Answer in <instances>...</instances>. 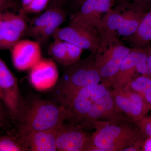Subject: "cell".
Masks as SVG:
<instances>
[{"label":"cell","instance_id":"cell-35","mask_svg":"<svg viewBox=\"0 0 151 151\" xmlns=\"http://www.w3.org/2000/svg\"><path fill=\"white\" fill-rule=\"evenodd\" d=\"M4 125V123L0 121V129L3 127Z\"/></svg>","mask_w":151,"mask_h":151},{"label":"cell","instance_id":"cell-3","mask_svg":"<svg viewBox=\"0 0 151 151\" xmlns=\"http://www.w3.org/2000/svg\"><path fill=\"white\" fill-rule=\"evenodd\" d=\"M101 40L94 55V64L101 76V83L109 87L122 61L131 50L116 34L100 31Z\"/></svg>","mask_w":151,"mask_h":151},{"label":"cell","instance_id":"cell-17","mask_svg":"<svg viewBox=\"0 0 151 151\" xmlns=\"http://www.w3.org/2000/svg\"><path fill=\"white\" fill-rule=\"evenodd\" d=\"M122 40L129 43L134 48H143L151 41V9L145 15L136 32Z\"/></svg>","mask_w":151,"mask_h":151},{"label":"cell","instance_id":"cell-13","mask_svg":"<svg viewBox=\"0 0 151 151\" xmlns=\"http://www.w3.org/2000/svg\"><path fill=\"white\" fill-rule=\"evenodd\" d=\"M11 50L14 66L20 71L31 69L42 59L40 44L37 41L20 40Z\"/></svg>","mask_w":151,"mask_h":151},{"label":"cell","instance_id":"cell-18","mask_svg":"<svg viewBox=\"0 0 151 151\" xmlns=\"http://www.w3.org/2000/svg\"><path fill=\"white\" fill-rule=\"evenodd\" d=\"M64 12L61 8L50 7L43 14L31 22L30 25H28L24 35L35 38L41 31Z\"/></svg>","mask_w":151,"mask_h":151},{"label":"cell","instance_id":"cell-15","mask_svg":"<svg viewBox=\"0 0 151 151\" xmlns=\"http://www.w3.org/2000/svg\"><path fill=\"white\" fill-rule=\"evenodd\" d=\"M57 67L51 60L42 59L31 68L29 80L34 87L40 91L51 89L58 81Z\"/></svg>","mask_w":151,"mask_h":151},{"label":"cell","instance_id":"cell-8","mask_svg":"<svg viewBox=\"0 0 151 151\" xmlns=\"http://www.w3.org/2000/svg\"><path fill=\"white\" fill-rule=\"evenodd\" d=\"M149 45L143 48H131L124 58L111 82L113 89H124L133 78L139 75H149L147 58Z\"/></svg>","mask_w":151,"mask_h":151},{"label":"cell","instance_id":"cell-24","mask_svg":"<svg viewBox=\"0 0 151 151\" xmlns=\"http://www.w3.org/2000/svg\"><path fill=\"white\" fill-rule=\"evenodd\" d=\"M65 42L67 49V60L65 66L66 67L74 64L81 59L83 49L70 42Z\"/></svg>","mask_w":151,"mask_h":151},{"label":"cell","instance_id":"cell-5","mask_svg":"<svg viewBox=\"0 0 151 151\" xmlns=\"http://www.w3.org/2000/svg\"><path fill=\"white\" fill-rule=\"evenodd\" d=\"M150 9L134 3L118 4L104 15L98 29L116 34L119 37H128L136 32L143 17Z\"/></svg>","mask_w":151,"mask_h":151},{"label":"cell","instance_id":"cell-4","mask_svg":"<svg viewBox=\"0 0 151 151\" xmlns=\"http://www.w3.org/2000/svg\"><path fill=\"white\" fill-rule=\"evenodd\" d=\"M94 55L91 52L85 58L66 66L55 85L57 103L78 89L101 82V76L94 66Z\"/></svg>","mask_w":151,"mask_h":151},{"label":"cell","instance_id":"cell-11","mask_svg":"<svg viewBox=\"0 0 151 151\" xmlns=\"http://www.w3.org/2000/svg\"><path fill=\"white\" fill-rule=\"evenodd\" d=\"M118 112L137 123L144 119L151 108L137 92L127 89L110 90Z\"/></svg>","mask_w":151,"mask_h":151},{"label":"cell","instance_id":"cell-1","mask_svg":"<svg viewBox=\"0 0 151 151\" xmlns=\"http://www.w3.org/2000/svg\"><path fill=\"white\" fill-rule=\"evenodd\" d=\"M92 129H95L92 141L100 151H123L143 135L137 123L125 115L111 121H95Z\"/></svg>","mask_w":151,"mask_h":151},{"label":"cell","instance_id":"cell-10","mask_svg":"<svg viewBox=\"0 0 151 151\" xmlns=\"http://www.w3.org/2000/svg\"><path fill=\"white\" fill-rule=\"evenodd\" d=\"M56 145L59 151H100L94 145L91 135L79 125L71 124L58 127Z\"/></svg>","mask_w":151,"mask_h":151},{"label":"cell","instance_id":"cell-26","mask_svg":"<svg viewBox=\"0 0 151 151\" xmlns=\"http://www.w3.org/2000/svg\"><path fill=\"white\" fill-rule=\"evenodd\" d=\"M142 134L146 138H151V119L150 117L145 116L137 123Z\"/></svg>","mask_w":151,"mask_h":151},{"label":"cell","instance_id":"cell-16","mask_svg":"<svg viewBox=\"0 0 151 151\" xmlns=\"http://www.w3.org/2000/svg\"><path fill=\"white\" fill-rule=\"evenodd\" d=\"M59 127L50 129L31 132L19 137L24 151L57 150L56 139Z\"/></svg>","mask_w":151,"mask_h":151},{"label":"cell","instance_id":"cell-33","mask_svg":"<svg viewBox=\"0 0 151 151\" xmlns=\"http://www.w3.org/2000/svg\"><path fill=\"white\" fill-rule=\"evenodd\" d=\"M33 1V0H21L22 7L20 9L26 7L32 2Z\"/></svg>","mask_w":151,"mask_h":151},{"label":"cell","instance_id":"cell-22","mask_svg":"<svg viewBox=\"0 0 151 151\" xmlns=\"http://www.w3.org/2000/svg\"><path fill=\"white\" fill-rule=\"evenodd\" d=\"M24 33L12 29L0 30V50L11 49L20 40Z\"/></svg>","mask_w":151,"mask_h":151},{"label":"cell","instance_id":"cell-30","mask_svg":"<svg viewBox=\"0 0 151 151\" xmlns=\"http://www.w3.org/2000/svg\"><path fill=\"white\" fill-rule=\"evenodd\" d=\"M142 151H151V138H146L143 144Z\"/></svg>","mask_w":151,"mask_h":151},{"label":"cell","instance_id":"cell-2","mask_svg":"<svg viewBox=\"0 0 151 151\" xmlns=\"http://www.w3.org/2000/svg\"><path fill=\"white\" fill-rule=\"evenodd\" d=\"M68 111L58 103L41 100H32L24 106L19 121V137L31 132L50 129L59 127L69 120Z\"/></svg>","mask_w":151,"mask_h":151},{"label":"cell","instance_id":"cell-9","mask_svg":"<svg viewBox=\"0 0 151 151\" xmlns=\"http://www.w3.org/2000/svg\"><path fill=\"white\" fill-rule=\"evenodd\" d=\"M0 100L12 119L18 121L24 104L15 76L0 58Z\"/></svg>","mask_w":151,"mask_h":151},{"label":"cell","instance_id":"cell-14","mask_svg":"<svg viewBox=\"0 0 151 151\" xmlns=\"http://www.w3.org/2000/svg\"><path fill=\"white\" fill-rule=\"evenodd\" d=\"M118 112L114 98L109 92L95 101L79 126L83 129H92L95 121H111L121 118L124 115Z\"/></svg>","mask_w":151,"mask_h":151},{"label":"cell","instance_id":"cell-27","mask_svg":"<svg viewBox=\"0 0 151 151\" xmlns=\"http://www.w3.org/2000/svg\"><path fill=\"white\" fill-rule=\"evenodd\" d=\"M18 6V4L17 0H0V12L17 9Z\"/></svg>","mask_w":151,"mask_h":151},{"label":"cell","instance_id":"cell-21","mask_svg":"<svg viewBox=\"0 0 151 151\" xmlns=\"http://www.w3.org/2000/svg\"><path fill=\"white\" fill-rule=\"evenodd\" d=\"M48 54L57 62L66 66L67 49L66 42L59 39H54L49 45Z\"/></svg>","mask_w":151,"mask_h":151},{"label":"cell","instance_id":"cell-32","mask_svg":"<svg viewBox=\"0 0 151 151\" xmlns=\"http://www.w3.org/2000/svg\"><path fill=\"white\" fill-rule=\"evenodd\" d=\"M50 7H58L61 8L63 4L65 2L66 0H50Z\"/></svg>","mask_w":151,"mask_h":151},{"label":"cell","instance_id":"cell-36","mask_svg":"<svg viewBox=\"0 0 151 151\" xmlns=\"http://www.w3.org/2000/svg\"><path fill=\"white\" fill-rule=\"evenodd\" d=\"M150 118H151V116H150Z\"/></svg>","mask_w":151,"mask_h":151},{"label":"cell","instance_id":"cell-20","mask_svg":"<svg viewBox=\"0 0 151 151\" xmlns=\"http://www.w3.org/2000/svg\"><path fill=\"white\" fill-rule=\"evenodd\" d=\"M0 17L5 22L9 29L24 33L28 27L25 15L19 12L16 14L8 11L0 12Z\"/></svg>","mask_w":151,"mask_h":151},{"label":"cell","instance_id":"cell-12","mask_svg":"<svg viewBox=\"0 0 151 151\" xmlns=\"http://www.w3.org/2000/svg\"><path fill=\"white\" fill-rule=\"evenodd\" d=\"M116 0H85L70 22H79L99 29L104 15L113 7Z\"/></svg>","mask_w":151,"mask_h":151},{"label":"cell","instance_id":"cell-28","mask_svg":"<svg viewBox=\"0 0 151 151\" xmlns=\"http://www.w3.org/2000/svg\"><path fill=\"white\" fill-rule=\"evenodd\" d=\"M124 3H134L145 6L149 9H151V0H116L115 1V4Z\"/></svg>","mask_w":151,"mask_h":151},{"label":"cell","instance_id":"cell-25","mask_svg":"<svg viewBox=\"0 0 151 151\" xmlns=\"http://www.w3.org/2000/svg\"><path fill=\"white\" fill-rule=\"evenodd\" d=\"M50 0H33L29 5L20 9V12L24 14L36 13L45 9Z\"/></svg>","mask_w":151,"mask_h":151},{"label":"cell","instance_id":"cell-23","mask_svg":"<svg viewBox=\"0 0 151 151\" xmlns=\"http://www.w3.org/2000/svg\"><path fill=\"white\" fill-rule=\"evenodd\" d=\"M24 151L18 138L12 136L0 137V151Z\"/></svg>","mask_w":151,"mask_h":151},{"label":"cell","instance_id":"cell-6","mask_svg":"<svg viewBox=\"0 0 151 151\" xmlns=\"http://www.w3.org/2000/svg\"><path fill=\"white\" fill-rule=\"evenodd\" d=\"M109 87L101 83L78 89L60 100L58 103L66 108L71 124L79 125L97 100L110 92Z\"/></svg>","mask_w":151,"mask_h":151},{"label":"cell","instance_id":"cell-29","mask_svg":"<svg viewBox=\"0 0 151 151\" xmlns=\"http://www.w3.org/2000/svg\"><path fill=\"white\" fill-rule=\"evenodd\" d=\"M6 110L7 111L2 102L0 100V121L4 124L6 122Z\"/></svg>","mask_w":151,"mask_h":151},{"label":"cell","instance_id":"cell-34","mask_svg":"<svg viewBox=\"0 0 151 151\" xmlns=\"http://www.w3.org/2000/svg\"><path fill=\"white\" fill-rule=\"evenodd\" d=\"M85 1V0H74V1H75L76 5L79 8Z\"/></svg>","mask_w":151,"mask_h":151},{"label":"cell","instance_id":"cell-7","mask_svg":"<svg viewBox=\"0 0 151 151\" xmlns=\"http://www.w3.org/2000/svg\"><path fill=\"white\" fill-rule=\"evenodd\" d=\"M52 37L73 44L82 49L88 50L94 54L101 40L98 29L79 22H70L67 26L58 28Z\"/></svg>","mask_w":151,"mask_h":151},{"label":"cell","instance_id":"cell-31","mask_svg":"<svg viewBox=\"0 0 151 151\" xmlns=\"http://www.w3.org/2000/svg\"><path fill=\"white\" fill-rule=\"evenodd\" d=\"M147 65L149 76L151 78V46H149V51L147 58Z\"/></svg>","mask_w":151,"mask_h":151},{"label":"cell","instance_id":"cell-19","mask_svg":"<svg viewBox=\"0 0 151 151\" xmlns=\"http://www.w3.org/2000/svg\"><path fill=\"white\" fill-rule=\"evenodd\" d=\"M124 89L137 92L151 108V78L149 75H141L135 77Z\"/></svg>","mask_w":151,"mask_h":151}]
</instances>
